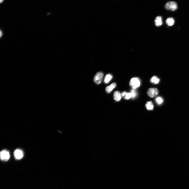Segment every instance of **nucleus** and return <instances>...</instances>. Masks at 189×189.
<instances>
[{"label": "nucleus", "instance_id": "nucleus-1", "mask_svg": "<svg viewBox=\"0 0 189 189\" xmlns=\"http://www.w3.org/2000/svg\"><path fill=\"white\" fill-rule=\"evenodd\" d=\"M130 85L133 89H136L139 87L141 85L140 80L138 78H133L130 80Z\"/></svg>", "mask_w": 189, "mask_h": 189}, {"label": "nucleus", "instance_id": "nucleus-2", "mask_svg": "<svg viewBox=\"0 0 189 189\" xmlns=\"http://www.w3.org/2000/svg\"><path fill=\"white\" fill-rule=\"evenodd\" d=\"M165 7L167 10L175 11L178 8V6L176 2L171 1L168 2L165 4Z\"/></svg>", "mask_w": 189, "mask_h": 189}, {"label": "nucleus", "instance_id": "nucleus-3", "mask_svg": "<svg viewBox=\"0 0 189 189\" xmlns=\"http://www.w3.org/2000/svg\"><path fill=\"white\" fill-rule=\"evenodd\" d=\"M10 157V153L8 151L4 150L0 152V159L2 160L6 161L8 160Z\"/></svg>", "mask_w": 189, "mask_h": 189}, {"label": "nucleus", "instance_id": "nucleus-4", "mask_svg": "<svg viewBox=\"0 0 189 189\" xmlns=\"http://www.w3.org/2000/svg\"><path fill=\"white\" fill-rule=\"evenodd\" d=\"M159 93V92L158 89L155 88H149L147 92L148 96L151 98H153L157 96Z\"/></svg>", "mask_w": 189, "mask_h": 189}, {"label": "nucleus", "instance_id": "nucleus-5", "mask_svg": "<svg viewBox=\"0 0 189 189\" xmlns=\"http://www.w3.org/2000/svg\"><path fill=\"white\" fill-rule=\"evenodd\" d=\"M103 76L104 74L102 72H99L97 73L94 78V81L95 83L97 84L101 83Z\"/></svg>", "mask_w": 189, "mask_h": 189}, {"label": "nucleus", "instance_id": "nucleus-6", "mask_svg": "<svg viewBox=\"0 0 189 189\" xmlns=\"http://www.w3.org/2000/svg\"><path fill=\"white\" fill-rule=\"evenodd\" d=\"M14 155L16 159L20 160L23 158L24 154L21 150L20 149H17L14 151Z\"/></svg>", "mask_w": 189, "mask_h": 189}, {"label": "nucleus", "instance_id": "nucleus-7", "mask_svg": "<svg viewBox=\"0 0 189 189\" xmlns=\"http://www.w3.org/2000/svg\"><path fill=\"white\" fill-rule=\"evenodd\" d=\"M122 95L119 92L116 91L114 92L113 98L114 100L116 101H120L122 98Z\"/></svg>", "mask_w": 189, "mask_h": 189}, {"label": "nucleus", "instance_id": "nucleus-8", "mask_svg": "<svg viewBox=\"0 0 189 189\" xmlns=\"http://www.w3.org/2000/svg\"><path fill=\"white\" fill-rule=\"evenodd\" d=\"M116 86V84L115 83L112 84L108 86L105 89L106 92L107 93H110Z\"/></svg>", "mask_w": 189, "mask_h": 189}, {"label": "nucleus", "instance_id": "nucleus-9", "mask_svg": "<svg viewBox=\"0 0 189 189\" xmlns=\"http://www.w3.org/2000/svg\"><path fill=\"white\" fill-rule=\"evenodd\" d=\"M155 25L157 27L161 26L163 24L162 19L160 16H158L156 17L155 20Z\"/></svg>", "mask_w": 189, "mask_h": 189}, {"label": "nucleus", "instance_id": "nucleus-10", "mask_svg": "<svg viewBox=\"0 0 189 189\" xmlns=\"http://www.w3.org/2000/svg\"><path fill=\"white\" fill-rule=\"evenodd\" d=\"M122 97L126 100L130 99L132 97V96L130 92H123L121 94Z\"/></svg>", "mask_w": 189, "mask_h": 189}, {"label": "nucleus", "instance_id": "nucleus-11", "mask_svg": "<svg viewBox=\"0 0 189 189\" xmlns=\"http://www.w3.org/2000/svg\"><path fill=\"white\" fill-rule=\"evenodd\" d=\"M113 78V76L110 74H108L105 77L104 82L106 84L110 82Z\"/></svg>", "mask_w": 189, "mask_h": 189}, {"label": "nucleus", "instance_id": "nucleus-12", "mask_svg": "<svg viewBox=\"0 0 189 189\" xmlns=\"http://www.w3.org/2000/svg\"><path fill=\"white\" fill-rule=\"evenodd\" d=\"M166 22L168 26H172L174 24V20L173 18L170 17L167 19Z\"/></svg>", "mask_w": 189, "mask_h": 189}, {"label": "nucleus", "instance_id": "nucleus-13", "mask_svg": "<svg viewBox=\"0 0 189 189\" xmlns=\"http://www.w3.org/2000/svg\"><path fill=\"white\" fill-rule=\"evenodd\" d=\"M146 106L147 109L148 110H152L154 108L153 105L152 101L148 102L146 105Z\"/></svg>", "mask_w": 189, "mask_h": 189}, {"label": "nucleus", "instance_id": "nucleus-14", "mask_svg": "<svg viewBox=\"0 0 189 189\" xmlns=\"http://www.w3.org/2000/svg\"><path fill=\"white\" fill-rule=\"evenodd\" d=\"M151 82L155 84H157L159 83L160 79L155 76H153L150 80Z\"/></svg>", "mask_w": 189, "mask_h": 189}, {"label": "nucleus", "instance_id": "nucleus-15", "mask_svg": "<svg viewBox=\"0 0 189 189\" xmlns=\"http://www.w3.org/2000/svg\"><path fill=\"white\" fill-rule=\"evenodd\" d=\"M155 101L157 104L160 105L162 104L163 102V100L161 97H158L156 98Z\"/></svg>", "mask_w": 189, "mask_h": 189}, {"label": "nucleus", "instance_id": "nucleus-16", "mask_svg": "<svg viewBox=\"0 0 189 189\" xmlns=\"http://www.w3.org/2000/svg\"><path fill=\"white\" fill-rule=\"evenodd\" d=\"M130 93H131L132 97V98L134 99L136 97L137 95V93L136 89H133L130 91Z\"/></svg>", "mask_w": 189, "mask_h": 189}, {"label": "nucleus", "instance_id": "nucleus-17", "mask_svg": "<svg viewBox=\"0 0 189 189\" xmlns=\"http://www.w3.org/2000/svg\"><path fill=\"white\" fill-rule=\"evenodd\" d=\"M0 37H1L2 35H3V33H2L1 31H0Z\"/></svg>", "mask_w": 189, "mask_h": 189}, {"label": "nucleus", "instance_id": "nucleus-18", "mask_svg": "<svg viewBox=\"0 0 189 189\" xmlns=\"http://www.w3.org/2000/svg\"><path fill=\"white\" fill-rule=\"evenodd\" d=\"M3 1H4V0H1L0 1L1 3L2 2H3Z\"/></svg>", "mask_w": 189, "mask_h": 189}]
</instances>
